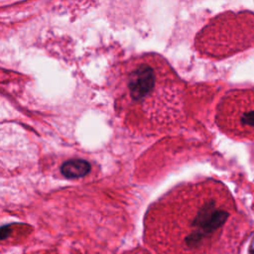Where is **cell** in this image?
Returning a JSON list of instances; mask_svg holds the SVG:
<instances>
[{
    "label": "cell",
    "mask_w": 254,
    "mask_h": 254,
    "mask_svg": "<svg viewBox=\"0 0 254 254\" xmlns=\"http://www.w3.org/2000/svg\"><path fill=\"white\" fill-rule=\"evenodd\" d=\"M250 252L251 254H254V237L252 239V242H251V246H250Z\"/></svg>",
    "instance_id": "cell-4"
},
{
    "label": "cell",
    "mask_w": 254,
    "mask_h": 254,
    "mask_svg": "<svg viewBox=\"0 0 254 254\" xmlns=\"http://www.w3.org/2000/svg\"><path fill=\"white\" fill-rule=\"evenodd\" d=\"M90 164L83 159H70L61 166V172L66 179L82 178L89 173Z\"/></svg>",
    "instance_id": "cell-2"
},
{
    "label": "cell",
    "mask_w": 254,
    "mask_h": 254,
    "mask_svg": "<svg viewBox=\"0 0 254 254\" xmlns=\"http://www.w3.org/2000/svg\"><path fill=\"white\" fill-rule=\"evenodd\" d=\"M227 216L226 210L216 207L214 202H206L194 217L192 231L186 238L187 245L190 248L199 247L225 223Z\"/></svg>",
    "instance_id": "cell-1"
},
{
    "label": "cell",
    "mask_w": 254,
    "mask_h": 254,
    "mask_svg": "<svg viewBox=\"0 0 254 254\" xmlns=\"http://www.w3.org/2000/svg\"><path fill=\"white\" fill-rule=\"evenodd\" d=\"M11 231V226L10 225H4L0 227V239H5L8 237L9 233Z\"/></svg>",
    "instance_id": "cell-3"
}]
</instances>
